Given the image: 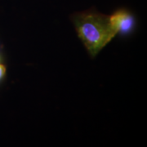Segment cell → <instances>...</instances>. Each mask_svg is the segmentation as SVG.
I'll return each instance as SVG.
<instances>
[{"instance_id": "cell-1", "label": "cell", "mask_w": 147, "mask_h": 147, "mask_svg": "<svg viewBox=\"0 0 147 147\" xmlns=\"http://www.w3.org/2000/svg\"><path fill=\"white\" fill-rule=\"evenodd\" d=\"M72 21L78 36L92 57H95L117 35L110 16L94 11L76 13Z\"/></svg>"}, {"instance_id": "cell-2", "label": "cell", "mask_w": 147, "mask_h": 147, "mask_svg": "<svg viewBox=\"0 0 147 147\" xmlns=\"http://www.w3.org/2000/svg\"><path fill=\"white\" fill-rule=\"evenodd\" d=\"M111 25L118 34H129L135 26V19L126 9H119L110 16Z\"/></svg>"}, {"instance_id": "cell-3", "label": "cell", "mask_w": 147, "mask_h": 147, "mask_svg": "<svg viewBox=\"0 0 147 147\" xmlns=\"http://www.w3.org/2000/svg\"><path fill=\"white\" fill-rule=\"evenodd\" d=\"M5 74H6V67L3 65L0 64V80L5 76Z\"/></svg>"}]
</instances>
